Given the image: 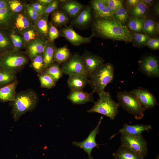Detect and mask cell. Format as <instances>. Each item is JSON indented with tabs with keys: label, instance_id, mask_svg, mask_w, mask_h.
I'll return each instance as SVG.
<instances>
[{
	"label": "cell",
	"instance_id": "cell-1",
	"mask_svg": "<svg viewBox=\"0 0 159 159\" xmlns=\"http://www.w3.org/2000/svg\"><path fill=\"white\" fill-rule=\"evenodd\" d=\"M94 27L97 33L104 38L127 42L132 41V34L127 26L113 18H97Z\"/></svg>",
	"mask_w": 159,
	"mask_h": 159
},
{
	"label": "cell",
	"instance_id": "cell-2",
	"mask_svg": "<svg viewBox=\"0 0 159 159\" xmlns=\"http://www.w3.org/2000/svg\"><path fill=\"white\" fill-rule=\"evenodd\" d=\"M38 100L37 94L32 89L22 91L16 94L12 103V113L14 120L17 121L22 115L34 110Z\"/></svg>",
	"mask_w": 159,
	"mask_h": 159
},
{
	"label": "cell",
	"instance_id": "cell-3",
	"mask_svg": "<svg viewBox=\"0 0 159 159\" xmlns=\"http://www.w3.org/2000/svg\"><path fill=\"white\" fill-rule=\"evenodd\" d=\"M114 67L112 64H103L88 78V83L94 93L98 94L104 91L105 87L113 81Z\"/></svg>",
	"mask_w": 159,
	"mask_h": 159
},
{
	"label": "cell",
	"instance_id": "cell-4",
	"mask_svg": "<svg viewBox=\"0 0 159 159\" xmlns=\"http://www.w3.org/2000/svg\"><path fill=\"white\" fill-rule=\"evenodd\" d=\"M98 95L99 99L87 112L99 113L114 120L119 112V104L112 100L108 92L105 91Z\"/></svg>",
	"mask_w": 159,
	"mask_h": 159
},
{
	"label": "cell",
	"instance_id": "cell-5",
	"mask_svg": "<svg viewBox=\"0 0 159 159\" xmlns=\"http://www.w3.org/2000/svg\"><path fill=\"white\" fill-rule=\"evenodd\" d=\"M117 96L120 107L136 120L143 118L145 110L130 91L118 92Z\"/></svg>",
	"mask_w": 159,
	"mask_h": 159
},
{
	"label": "cell",
	"instance_id": "cell-6",
	"mask_svg": "<svg viewBox=\"0 0 159 159\" xmlns=\"http://www.w3.org/2000/svg\"><path fill=\"white\" fill-rule=\"evenodd\" d=\"M120 134L121 145L137 153L144 158L147 155L148 143L142 135H133L125 133Z\"/></svg>",
	"mask_w": 159,
	"mask_h": 159
},
{
	"label": "cell",
	"instance_id": "cell-7",
	"mask_svg": "<svg viewBox=\"0 0 159 159\" xmlns=\"http://www.w3.org/2000/svg\"><path fill=\"white\" fill-rule=\"evenodd\" d=\"M139 70L150 78L159 77V61L155 56L148 54L143 56L138 61Z\"/></svg>",
	"mask_w": 159,
	"mask_h": 159
},
{
	"label": "cell",
	"instance_id": "cell-8",
	"mask_svg": "<svg viewBox=\"0 0 159 159\" xmlns=\"http://www.w3.org/2000/svg\"><path fill=\"white\" fill-rule=\"evenodd\" d=\"M26 62V57L19 54L5 52L0 54V69L16 72V70L24 65Z\"/></svg>",
	"mask_w": 159,
	"mask_h": 159
},
{
	"label": "cell",
	"instance_id": "cell-9",
	"mask_svg": "<svg viewBox=\"0 0 159 159\" xmlns=\"http://www.w3.org/2000/svg\"><path fill=\"white\" fill-rule=\"evenodd\" d=\"M61 68L63 74L68 76L75 74H82L87 76L82 57L78 53H75L72 55L68 60L62 64Z\"/></svg>",
	"mask_w": 159,
	"mask_h": 159
},
{
	"label": "cell",
	"instance_id": "cell-10",
	"mask_svg": "<svg viewBox=\"0 0 159 159\" xmlns=\"http://www.w3.org/2000/svg\"><path fill=\"white\" fill-rule=\"evenodd\" d=\"M145 111L153 108L158 105L154 95L146 89L140 87L130 91Z\"/></svg>",
	"mask_w": 159,
	"mask_h": 159
},
{
	"label": "cell",
	"instance_id": "cell-11",
	"mask_svg": "<svg viewBox=\"0 0 159 159\" xmlns=\"http://www.w3.org/2000/svg\"><path fill=\"white\" fill-rule=\"evenodd\" d=\"M102 118V116L100 117L95 127L91 131L84 140L81 142L75 141L72 142L73 145L80 147L86 152L88 155V159H93L91 155L92 150L100 145L96 143L95 138L99 132L100 127Z\"/></svg>",
	"mask_w": 159,
	"mask_h": 159
},
{
	"label": "cell",
	"instance_id": "cell-12",
	"mask_svg": "<svg viewBox=\"0 0 159 159\" xmlns=\"http://www.w3.org/2000/svg\"><path fill=\"white\" fill-rule=\"evenodd\" d=\"M61 32L63 37L74 46H78L84 43H90L91 41L92 38L95 35L94 32H93L92 34L89 37L82 36L74 31L71 25L63 28L61 30Z\"/></svg>",
	"mask_w": 159,
	"mask_h": 159
},
{
	"label": "cell",
	"instance_id": "cell-13",
	"mask_svg": "<svg viewBox=\"0 0 159 159\" xmlns=\"http://www.w3.org/2000/svg\"><path fill=\"white\" fill-rule=\"evenodd\" d=\"M85 64L88 78L103 64L104 60L91 52L85 51L82 56Z\"/></svg>",
	"mask_w": 159,
	"mask_h": 159
},
{
	"label": "cell",
	"instance_id": "cell-14",
	"mask_svg": "<svg viewBox=\"0 0 159 159\" xmlns=\"http://www.w3.org/2000/svg\"><path fill=\"white\" fill-rule=\"evenodd\" d=\"M67 85L70 91L82 90L88 83L87 75L75 74L69 75Z\"/></svg>",
	"mask_w": 159,
	"mask_h": 159
},
{
	"label": "cell",
	"instance_id": "cell-15",
	"mask_svg": "<svg viewBox=\"0 0 159 159\" xmlns=\"http://www.w3.org/2000/svg\"><path fill=\"white\" fill-rule=\"evenodd\" d=\"M152 129L150 125L137 124L130 125L125 123L123 127L120 129L118 132L112 135L110 138L111 139L117 135L121 133H125L133 135H140L145 131H149Z\"/></svg>",
	"mask_w": 159,
	"mask_h": 159
},
{
	"label": "cell",
	"instance_id": "cell-16",
	"mask_svg": "<svg viewBox=\"0 0 159 159\" xmlns=\"http://www.w3.org/2000/svg\"><path fill=\"white\" fill-rule=\"evenodd\" d=\"M92 92L89 93L82 90L70 91L67 98L74 104L80 105L89 102H94Z\"/></svg>",
	"mask_w": 159,
	"mask_h": 159
},
{
	"label": "cell",
	"instance_id": "cell-17",
	"mask_svg": "<svg viewBox=\"0 0 159 159\" xmlns=\"http://www.w3.org/2000/svg\"><path fill=\"white\" fill-rule=\"evenodd\" d=\"M75 17L73 21L74 25L81 27L87 26L91 22L92 19V11L90 7L87 6L84 8Z\"/></svg>",
	"mask_w": 159,
	"mask_h": 159
},
{
	"label": "cell",
	"instance_id": "cell-18",
	"mask_svg": "<svg viewBox=\"0 0 159 159\" xmlns=\"http://www.w3.org/2000/svg\"><path fill=\"white\" fill-rule=\"evenodd\" d=\"M18 82H13L0 88V100L2 102L13 101L16 96L15 90Z\"/></svg>",
	"mask_w": 159,
	"mask_h": 159
},
{
	"label": "cell",
	"instance_id": "cell-19",
	"mask_svg": "<svg viewBox=\"0 0 159 159\" xmlns=\"http://www.w3.org/2000/svg\"><path fill=\"white\" fill-rule=\"evenodd\" d=\"M112 156L114 159H144L139 154L121 145Z\"/></svg>",
	"mask_w": 159,
	"mask_h": 159
},
{
	"label": "cell",
	"instance_id": "cell-20",
	"mask_svg": "<svg viewBox=\"0 0 159 159\" xmlns=\"http://www.w3.org/2000/svg\"><path fill=\"white\" fill-rule=\"evenodd\" d=\"M84 8L82 4L75 0L65 1L62 6L64 13L72 17L76 16Z\"/></svg>",
	"mask_w": 159,
	"mask_h": 159
},
{
	"label": "cell",
	"instance_id": "cell-21",
	"mask_svg": "<svg viewBox=\"0 0 159 159\" xmlns=\"http://www.w3.org/2000/svg\"><path fill=\"white\" fill-rule=\"evenodd\" d=\"M47 43L39 38L35 39L31 42L28 47V52L29 56L33 58L37 55L42 54Z\"/></svg>",
	"mask_w": 159,
	"mask_h": 159
},
{
	"label": "cell",
	"instance_id": "cell-22",
	"mask_svg": "<svg viewBox=\"0 0 159 159\" xmlns=\"http://www.w3.org/2000/svg\"><path fill=\"white\" fill-rule=\"evenodd\" d=\"M71 53L67 46L55 49L54 60L58 64H63L68 60L72 56Z\"/></svg>",
	"mask_w": 159,
	"mask_h": 159
},
{
	"label": "cell",
	"instance_id": "cell-23",
	"mask_svg": "<svg viewBox=\"0 0 159 159\" xmlns=\"http://www.w3.org/2000/svg\"><path fill=\"white\" fill-rule=\"evenodd\" d=\"M55 49L54 46L50 43H47L42 54L44 62L43 71L52 64Z\"/></svg>",
	"mask_w": 159,
	"mask_h": 159
},
{
	"label": "cell",
	"instance_id": "cell-24",
	"mask_svg": "<svg viewBox=\"0 0 159 159\" xmlns=\"http://www.w3.org/2000/svg\"><path fill=\"white\" fill-rule=\"evenodd\" d=\"M16 72L7 69H0V88L14 82L16 80Z\"/></svg>",
	"mask_w": 159,
	"mask_h": 159
},
{
	"label": "cell",
	"instance_id": "cell-25",
	"mask_svg": "<svg viewBox=\"0 0 159 159\" xmlns=\"http://www.w3.org/2000/svg\"><path fill=\"white\" fill-rule=\"evenodd\" d=\"M145 17H131L127 23V28L135 32L141 33L143 32V28Z\"/></svg>",
	"mask_w": 159,
	"mask_h": 159
},
{
	"label": "cell",
	"instance_id": "cell-26",
	"mask_svg": "<svg viewBox=\"0 0 159 159\" xmlns=\"http://www.w3.org/2000/svg\"><path fill=\"white\" fill-rule=\"evenodd\" d=\"M13 12L8 8L0 9V29L6 28L9 25Z\"/></svg>",
	"mask_w": 159,
	"mask_h": 159
},
{
	"label": "cell",
	"instance_id": "cell-27",
	"mask_svg": "<svg viewBox=\"0 0 159 159\" xmlns=\"http://www.w3.org/2000/svg\"><path fill=\"white\" fill-rule=\"evenodd\" d=\"M41 87L48 89L52 88L56 85L55 79L50 75L42 73L39 75Z\"/></svg>",
	"mask_w": 159,
	"mask_h": 159
},
{
	"label": "cell",
	"instance_id": "cell-28",
	"mask_svg": "<svg viewBox=\"0 0 159 159\" xmlns=\"http://www.w3.org/2000/svg\"><path fill=\"white\" fill-rule=\"evenodd\" d=\"M148 9L141 0L138 4L131 9L130 14L132 17H144Z\"/></svg>",
	"mask_w": 159,
	"mask_h": 159
},
{
	"label": "cell",
	"instance_id": "cell-29",
	"mask_svg": "<svg viewBox=\"0 0 159 159\" xmlns=\"http://www.w3.org/2000/svg\"><path fill=\"white\" fill-rule=\"evenodd\" d=\"M42 73L50 75L54 78L57 82L64 74L59 64L57 63L52 64L44 70Z\"/></svg>",
	"mask_w": 159,
	"mask_h": 159
},
{
	"label": "cell",
	"instance_id": "cell-30",
	"mask_svg": "<svg viewBox=\"0 0 159 159\" xmlns=\"http://www.w3.org/2000/svg\"><path fill=\"white\" fill-rule=\"evenodd\" d=\"M16 28L19 31H23L28 29L31 26L27 18L21 14L16 16L15 21Z\"/></svg>",
	"mask_w": 159,
	"mask_h": 159
},
{
	"label": "cell",
	"instance_id": "cell-31",
	"mask_svg": "<svg viewBox=\"0 0 159 159\" xmlns=\"http://www.w3.org/2000/svg\"><path fill=\"white\" fill-rule=\"evenodd\" d=\"M156 23L155 20L152 17L146 18L143 25V32L149 37L155 35Z\"/></svg>",
	"mask_w": 159,
	"mask_h": 159
},
{
	"label": "cell",
	"instance_id": "cell-32",
	"mask_svg": "<svg viewBox=\"0 0 159 159\" xmlns=\"http://www.w3.org/2000/svg\"><path fill=\"white\" fill-rule=\"evenodd\" d=\"M52 19L54 23L58 26H63L66 24L69 20L67 15L61 11L54 12L52 14Z\"/></svg>",
	"mask_w": 159,
	"mask_h": 159
},
{
	"label": "cell",
	"instance_id": "cell-33",
	"mask_svg": "<svg viewBox=\"0 0 159 159\" xmlns=\"http://www.w3.org/2000/svg\"><path fill=\"white\" fill-rule=\"evenodd\" d=\"M128 17V11L123 6L118 9L114 13L112 18L125 25L127 21Z\"/></svg>",
	"mask_w": 159,
	"mask_h": 159
},
{
	"label": "cell",
	"instance_id": "cell-34",
	"mask_svg": "<svg viewBox=\"0 0 159 159\" xmlns=\"http://www.w3.org/2000/svg\"><path fill=\"white\" fill-rule=\"evenodd\" d=\"M47 18V16H45L42 17L37 22L38 32L44 37H47L48 36L49 27Z\"/></svg>",
	"mask_w": 159,
	"mask_h": 159
},
{
	"label": "cell",
	"instance_id": "cell-35",
	"mask_svg": "<svg viewBox=\"0 0 159 159\" xmlns=\"http://www.w3.org/2000/svg\"><path fill=\"white\" fill-rule=\"evenodd\" d=\"M132 41L138 47L146 45L150 38L146 34L137 32H134L132 34Z\"/></svg>",
	"mask_w": 159,
	"mask_h": 159
},
{
	"label": "cell",
	"instance_id": "cell-36",
	"mask_svg": "<svg viewBox=\"0 0 159 159\" xmlns=\"http://www.w3.org/2000/svg\"><path fill=\"white\" fill-rule=\"evenodd\" d=\"M32 65L37 72L41 73L43 72L44 62L42 54H39L33 58Z\"/></svg>",
	"mask_w": 159,
	"mask_h": 159
},
{
	"label": "cell",
	"instance_id": "cell-37",
	"mask_svg": "<svg viewBox=\"0 0 159 159\" xmlns=\"http://www.w3.org/2000/svg\"><path fill=\"white\" fill-rule=\"evenodd\" d=\"M91 4L95 15L101 11L107 5L105 0H93Z\"/></svg>",
	"mask_w": 159,
	"mask_h": 159
},
{
	"label": "cell",
	"instance_id": "cell-38",
	"mask_svg": "<svg viewBox=\"0 0 159 159\" xmlns=\"http://www.w3.org/2000/svg\"><path fill=\"white\" fill-rule=\"evenodd\" d=\"M114 12L106 5L102 10L95 15L97 19H109L112 18Z\"/></svg>",
	"mask_w": 159,
	"mask_h": 159
},
{
	"label": "cell",
	"instance_id": "cell-39",
	"mask_svg": "<svg viewBox=\"0 0 159 159\" xmlns=\"http://www.w3.org/2000/svg\"><path fill=\"white\" fill-rule=\"evenodd\" d=\"M8 7L12 12L18 13L21 11L23 8L22 4L19 1L16 0L7 1Z\"/></svg>",
	"mask_w": 159,
	"mask_h": 159
},
{
	"label": "cell",
	"instance_id": "cell-40",
	"mask_svg": "<svg viewBox=\"0 0 159 159\" xmlns=\"http://www.w3.org/2000/svg\"><path fill=\"white\" fill-rule=\"evenodd\" d=\"M105 1L107 5L114 13L120 8L123 7L122 0H105Z\"/></svg>",
	"mask_w": 159,
	"mask_h": 159
},
{
	"label": "cell",
	"instance_id": "cell-41",
	"mask_svg": "<svg viewBox=\"0 0 159 159\" xmlns=\"http://www.w3.org/2000/svg\"><path fill=\"white\" fill-rule=\"evenodd\" d=\"M59 5V1L53 0L51 3L45 6L43 14L44 16H47L50 13L57 9Z\"/></svg>",
	"mask_w": 159,
	"mask_h": 159
},
{
	"label": "cell",
	"instance_id": "cell-42",
	"mask_svg": "<svg viewBox=\"0 0 159 159\" xmlns=\"http://www.w3.org/2000/svg\"><path fill=\"white\" fill-rule=\"evenodd\" d=\"M27 9L30 17L34 21L37 22L43 15L41 13L33 9L31 5L27 6Z\"/></svg>",
	"mask_w": 159,
	"mask_h": 159
},
{
	"label": "cell",
	"instance_id": "cell-43",
	"mask_svg": "<svg viewBox=\"0 0 159 159\" xmlns=\"http://www.w3.org/2000/svg\"><path fill=\"white\" fill-rule=\"evenodd\" d=\"M59 33L57 29L52 23H50L49 28L48 36L51 42L53 41L59 36Z\"/></svg>",
	"mask_w": 159,
	"mask_h": 159
},
{
	"label": "cell",
	"instance_id": "cell-44",
	"mask_svg": "<svg viewBox=\"0 0 159 159\" xmlns=\"http://www.w3.org/2000/svg\"><path fill=\"white\" fill-rule=\"evenodd\" d=\"M10 37L15 48L18 49L21 48L23 45L22 38L19 36L13 33L11 34Z\"/></svg>",
	"mask_w": 159,
	"mask_h": 159
},
{
	"label": "cell",
	"instance_id": "cell-45",
	"mask_svg": "<svg viewBox=\"0 0 159 159\" xmlns=\"http://www.w3.org/2000/svg\"><path fill=\"white\" fill-rule=\"evenodd\" d=\"M10 44V42L7 37L0 31V50L4 51Z\"/></svg>",
	"mask_w": 159,
	"mask_h": 159
},
{
	"label": "cell",
	"instance_id": "cell-46",
	"mask_svg": "<svg viewBox=\"0 0 159 159\" xmlns=\"http://www.w3.org/2000/svg\"><path fill=\"white\" fill-rule=\"evenodd\" d=\"M153 50H158L159 49V39L158 37L150 38L146 45Z\"/></svg>",
	"mask_w": 159,
	"mask_h": 159
},
{
	"label": "cell",
	"instance_id": "cell-47",
	"mask_svg": "<svg viewBox=\"0 0 159 159\" xmlns=\"http://www.w3.org/2000/svg\"><path fill=\"white\" fill-rule=\"evenodd\" d=\"M23 36L24 40L26 42H28L35 39L36 35L34 30L31 29L24 32Z\"/></svg>",
	"mask_w": 159,
	"mask_h": 159
},
{
	"label": "cell",
	"instance_id": "cell-48",
	"mask_svg": "<svg viewBox=\"0 0 159 159\" xmlns=\"http://www.w3.org/2000/svg\"><path fill=\"white\" fill-rule=\"evenodd\" d=\"M31 6L35 10L43 14L45 6L39 3H34Z\"/></svg>",
	"mask_w": 159,
	"mask_h": 159
},
{
	"label": "cell",
	"instance_id": "cell-49",
	"mask_svg": "<svg viewBox=\"0 0 159 159\" xmlns=\"http://www.w3.org/2000/svg\"><path fill=\"white\" fill-rule=\"evenodd\" d=\"M140 0H127L126 1V5L128 8H132L138 4Z\"/></svg>",
	"mask_w": 159,
	"mask_h": 159
},
{
	"label": "cell",
	"instance_id": "cell-50",
	"mask_svg": "<svg viewBox=\"0 0 159 159\" xmlns=\"http://www.w3.org/2000/svg\"><path fill=\"white\" fill-rule=\"evenodd\" d=\"M141 1L148 9L153 4L154 1L153 0H142Z\"/></svg>",
	"mask_w": 159,
	"mask_h": 159
},
{
	"label": "cell",
	"instance_id": "cell-51",
	"mask_svg": "<svg viewBox=\"0 0 159 159\" xmlns=\"http://www.w3.org/2000/svg\"><path fill=\"white\" fill-rule=\"evenodd\" d=\"M8 7L7 1L0 0V9H4Z\"/></svg>",
	"mask_w": 159,
	"mask_h": 159
},
{
	"label": "cell",
	"instance_id": "cell-52",
	"mask_svg": "<svg viewBox=\"0 0 159 159\" xmlns=\"http://www.w3.org/2000/svg\"><path fill=\"white\" fill-rule=\"evenodd\" d=\"M53 0H39L38 1V3L44 5H47L51 3Z\"/></svg>",
	"mask_w": 159,
	"mask_h": 159
},
{
	"label": "cell",
	"instance_id": "cell-53",
	"mask_svg": "<svg viewBox=\"0 0 159 159\" xmlns=\"http://www.w3.org/2000/svg\"><path fill=\"white\" fill-rule=\"evenodd\" d=\"M155 35H158L159 34V23L158 21L156 22L155 29Z\"/></svg>",
	"mask_w": 159,
	"mask_h": 159
},
{
	"label": "cell",
	"instance_id": "cell-54",
	"mask_svg": "<svg viewBox=\"0 0 159 159\" xmlns=\"http://www.w3.org/2000/svg\"><path fill=\"white\" fill-rule=\"evenodd\" d=\"M154 11L155 14L158 15H159V4L157 3L154 7Z\"/></svg>",
	"mask_w": 159,
	"mask_h": 159
},
{
	"label": "cell",
	"instance_id": "cell-55",
	"mask_svg": "<svg viewBox=\"0 0 159 159\" xmlns=\"http://www.w3.org/2000/svg\"><path fill=\"white\" fill-rule=\"evenodd\" d=\"M155 159H159V154L157 155Z\"/></svg>",
	"mask_w": 159,
	"mask_h": 159
}]
</instances>
